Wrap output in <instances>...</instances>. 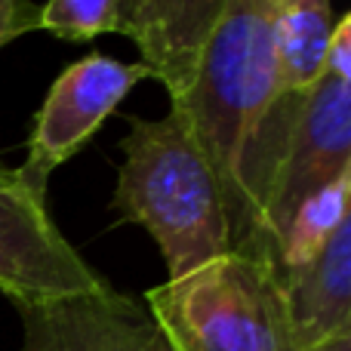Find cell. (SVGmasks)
I'll use <instances>...</instances> for the list:
<instances>
[{"label": "cell", "instance_id": "cell-8", "mask_svg": "<svg viewBox=\"0 0 351 351\" xmlns=\"http://www.w3.org/2000/svg\"><path fill=\"white\" fill-rule=\"evenodd\" d=\"M302 351L351 336V213L305 259L280 271Z\"/></svg>", "mask_w": 351, "mask_h": 351}, {"label": "cell", "instance_id": "cell-11", "mask_svg": "<svg viewBox=\"0 0 351 351\" xmlns=\"http://www.w3.org/2000/svg\"><path fill=\"white\" fill-rule=\"evenodd\" d=\"M37 28L71 43L93 40L105 31H121L117 0H47L40 3Z\"/></svg>", "mask_w": 351, "mask_h": 351}, {"label": "cell", "instance_id": "cell-15", "mask_svg": "<svg viewBox=\"0 0 351 351\" xmlns=\"http://www.w3.org/2000/svg\"><path fill=\"white\" fill-rule=\"evenodd\" d=\"M278 3H284V0H271V6H278Z\"/></svg>", "mask_w": 351, "mask_h": 351}, {"label": "cell", "instance_id": "cell-9", "mask_svg": "<svg viewBox=\"0 0 351 351\" xmlns=\"http://www.w3.org/2000/svg\"><path fill=\"white\" fill-rule=\"evenodd\" d=\"M228 0H139L127 37L142 53V65L182 99L194 86L197 65Z\"/></svg>", "mask_w": 351, "mask_h": 351}, {"label": "cell", "instance_id": "cell-14", "mask_svg": "<svg viewBox=\"0 0 351 351\" xmlns=\"http://www.w3.org/2000/svg\"><path fill=\"white\" fill-rule=\"evenodd\" d=\"M136 10H139V0H117V22H121V34H127L130 31Z\"/></svg>", "mask_w": 351, "mask_h": 351}, {"label": "cell", "instance_id": "cell-6", "mask_svg": "<svg viewBox=\"0 0 351 351\" xmlns=\"http://www.w3.org/2000/svg\"><path fill=\"white\" fill-rule=\"evenodd\" d=\"M148 68L142 62H121L102 53H90L68 65L53 80L43 105L34 114V130L28 136V158L16 167L19 179L47 200L53 173L71 160L96 130L114 114V108L142 84Z\"/></svg>", "mask_w": 351, "mask_h": 351}, {"label": "cell", "instance_id": "cell-13", "mask_svg": "<svg viewBox=\"0 0 351 351\" xmlns=\"http://www.w3.org/2000/svg\"><path fill=\"white\" fill-rule=\"evenodd\" d=\"M327 71L351 84V12L336 19V28L330 34L327 47Z\"/></svg>", "mask_w": 351, "mask_h": 351}, {"label": "cell", "instance_id": "cell-7", "mask_svg": "<svg viewBox=\"0 0 351 351\" xmlns=\"http://www.w3.org/2000/svg\"><path fill=\"white\" fill-rule=\"evenodd\" d=\"M16 311L22 351H173L145 305L111 284Z\"/></svg>", "mask_w": 351, "mask_h": 351}, {"label": "cell", "instance_id": "cell-5", "mask_svg": "<svg viewBox=\"0 0 351 351\" xmlns=\"http://www.w3.org/2000/svg\"><path fill=\"white\" fill-rule=\"evenodd\" d=\"M108 280L65 241L16 170L0 164V293L16 308L102 290Z\"/></svg>", "mask_w": 351, "mask_h": 351}, {"label": "cell", "instance_id": "cell-4", "mask_svg": "<svg viewBox=\"0 0 351 351\" xmlns=\"http://www.w3.org/2000/svg\"><path fill=\"white\" fill-rule=\"evenodd\" d=\"M342 176H351V84L324 71L296 108L256 247L278 262V247L299 210Z\"/></svg>", "mask_w": 351, "mask_h": 351}, {"label": "cell", "instance_id": "cell-2", "mask_svg": "<svg viewBox=\"0 0 351 351\" xmlns=\"http://www.w3.org/2000/svg\"><path fill=\"white\" fill-rule=\"evenodd\" d=\"M111 210L154 237L167 280L231 250L219 179L188 114L170 102L160 121L130 117Z\"/></svg>", "mask_w": 351, "mask_h": 351}, {"label": "cell", "instance_id": "cell-3", "mask_svg": "<svg viewBox=\"0 0 351 351\" xmlns=\"http://www.w3.org/2000/svg\"><path fill=\"white\" fill-rule=\"evenodd\" d=\"M173 351H302L284 278L262 247H241L145 293Z\"/></svg>", "mask_w": 351, "mask_h": 351}, {"label": "cell", "instance_id": "cell-1", "mask_svg": "<svg viewBox=\"0 0 351 351\" xmlns=\"http://www.w3.org/2000/svg\"><path fill=\"white\" fill-rule=\"evenodd\" d=\"M188 114L219 179L231 250L256 241L250 210V164L271 111L280 102L274 65L271 0H228L206 43L194 86L170 99Z\"/></svg>", "mask_w": 351, "mask_h": 351}, {"label": "cell", "instance_id": "cell-10", "mask_svg": "<svg viewBox=\"0 0 351 351\" xmlns=\"http://www.w3.org/2000/svg\"><path fill=\"white\" fill-rule=\"evenodd\" d=\"M333 28L330 0H284L274 6V65L280 96H305L324 77Z\"/></svg>", "mask_w": 351, "mask_h": 351}, {"label": "cell", "instance_id": "cell-12", "mask_svg": "<svg viewBox=\"0 0 351 351\" xmlns=\"http://www.w3.org/2000/svg\"><path fill=\"white\" fill-rule=\"evenodd\" d=\"M40 6L34 0H0V49L37 28Z\"/></svg>", "mask_w": 351, "mask_h": 351}]
</instances>
